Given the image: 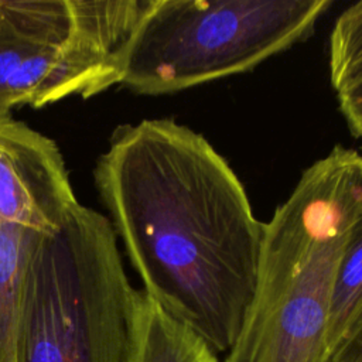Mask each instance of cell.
Listing matches in <instances>:
<instances>
[{
  "label": "cell",
  "mask_w": 362,
  "mask_h": 362,
  "mask_svg": "<svg viewBox=\"0 0 362 362\" xmlns=\"http://www.w3.org/2000/svg\"><path fill=\"white\" fill-rule=\"evenodd\" d=\"M75 202L58 146L11 116L0 117V221L54 233Z\"/></svg>",
  "instance_id": "8992f818"
},
{
  "label": "cell",
  "mask_w": 362,
  "mask_h": 362,
  "mask_svg": "<svg viewBox=\"0 0 362 362\" xmlns=\"http://www.w3.org/2000/svg\"><path fill=\"white\" fill-rule=\"evenodd\" d=\"M339 362H362V342H354Z\"/></svg>",
  "instance_id": "7c38bea8"
},
{
  "label": "cell",
  "mask_w": 362,
  "mask_h": 362,
  "mask_svg": "<svg viewBox=\"0 0 362 362\" xmlns=\"http://www.w3.org/2000/svg\"><path fill=\"white\" fill-rule=\"evenodd\" d=\"M337 98L351 133L362 139V76L338 90Z\"/></svg>",
  "instance_id": "8fae6325"
},
{
  "label": "cell",
  "mask_w": 362,
  "mask_h": 362,
  "mask_svg": "<svg viewBox=\"0 0 362 362\" xmlns=\"http://www.w3.org/2000/svg\"><path fill=\"white\" fill-rule=\"evenodd\" d=\"M93 178L143 291L226 354L255 296L264 225L243 184L173 119L119 126Z\"/></svg>",
  "instance_id": "6da1fadb"
},
{
  "label": "cell",
  "mask_w": 362,
  "mask_h": 362,
  "mask_svg": "<svg viewBox=\"0 0 362 362\" xmlns=\"http://www.w3.org/2000/svg\"><path fill=\"white\" fill-rule=\"evenodd\" d=\"M362 76V1L345 8L329 35V79L335 92Z\"/></svg>",
  "instance_id": "30bf717a"
},
{
  "label": "cell",
  "mask_w": 362,
  "mask_h": 362,
  "mask_svg": "<svg viewBox=\"0 0 362 362\" xmlns=\"http://www.w3.org/2000/svg\"><path fill=\"white\" fill-rule=\"evenodd\" d=\"M133 362H221L219 355L191 328L165 313L144 293Z\"/></svg>",
  "instance_id": "9c48e42d"
},
{
  "label": "cell",
  "mask_w": 362,
  "mask_h": 362,
  "mask_svg": "<svg viewBox=\"0 0 362 362\" xmlns=\"http://www.w3.org/2000/svg\"><path fill=\"white\" fill-rule=\"evenodd\" d=\"M362 208V154L337 146L264 225L253 300L222 362H331L334 280Z\"/></svg>",
  "instance_id": "7a4b0ae2"
},
{
  "label": "cell",
  "mask_w": 362,
  "mask_h": 362,
  "mask_svg": "<svg viewBox=\"0 0 362 362\" xmlns=\"http://www.w3.org/2000/svg\"><path fill=\"white\" fill-rule=\"evenodd\" d=\"M51 235L0 221V362H18L20 321L28 272L37 252Z\"/></svg>",
  "instance_id": "52a82bcc"
},
{
  "label": "cell",
  "mask_w": 362,
  "mask_h": 362,
  "mask_svg": "<svg viewBox=\"0 0 362 362\" xmlns=\"http://www.w3.org/2000/svg\"><path fill=\"white\" fill-rule=\"evenodd\" d=\"M331 0H150L119 59V83L180 92L253 69L311 34Z\"/></svg>",
  "instance_id": "277c9868"
},
{
  "label": "cell",
  "mask_w": 362,
  "mask_h": 362,
  "mask_svg": "<svg viewBox=\"0 0 362 362\" xmlns=\"http://www.w3.org/2000/svg\"><path fill=\"white\" fill-rule=\"evenodd\" d=\"M361 318L362 208L349 228L334 280L328 322V349L331 362H339L342 359Z\"/></svg>",
  "instance_id": "ba28073f"
},
{
  "label": "cell",
  "mask_w": 362,
  "mask_h": 362,
  "mask_svg": "<svg viewBox=\"0 0 362 362\" xmlns=\"http://www.w3.org/2000/svg\"><path fill=\"white\" fill-rule=\"evenodd\" d=\"M119 83L117 62L85 48L45 45L0 18V117L20 105L41 107L89 98Z\"/></svg>",
  "instance_id": "5b68a950"
},
{
  "label": "cell",
  "mask_w": 362,
  "mask_h": 362,
  "mask_svg": "<svg viewBox=\"0 0 362 362\" xmlns=\"http://www.w3.org/2000/svg\"><path fill=\"white\" fill-rule=\"evenodd\" d=\"M143 303L110 221L75 202L30 267L18 362H133Z\"/></svg>",
  "instance_id": "3957f363"
},
{
  "label": "cell",
  "mask_w": 362,
  "mask_h": 362,
  "mask_svg": "<svg viewBox=\"0 0 362 362\" xmlns=\"http://www.w3.org/2000/svg\"><path fill=\"white\" fill-rule=\"evenodd\" d=\"M354 342H362V318H361V321H359V324H358V327H356V329H355V334H354V337H352V341H351L349 346H351ZM349 346H348V348H349Z\"/></svg>",
  "instance_id": "4fadbf2b"
}]
</instances>
